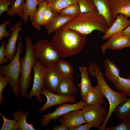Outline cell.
Segmentation results:
<instances>
[{
  "label": "cell",
  "instance_id": "obj_1",
  "mask_svg": "<svg viewBox=\"0 0 130 130\" xmlns=\"http://www.w3.org/2000/svg\"><path fill=\"white\" fill-rule=\"evenodd\" d=\"M87 36L62 27L55 32L50 43L60 57L64 58L80 52L85 45Z\"/></svg>",
  "mask_w": 130,
  "mask_h": 130
},
{
  "label": "cell",
  "instance_id": "obj_2",
  "mask_svg": "<svg viewBox=\"0 0 130 130\" xmlns=\"http://www.w3.org/2000/svg\"><path fill=\"white\" fill-rule=\"evenodd\" d=\"M62 27L87 35L95 30L105 33L109 28L104 17L98 13L93 12L80 13Z\"/></svg>",
  "mask_w": 130,
  "mask_h": 130
},
{
  "label": "cell",
  "instance_id": "obj_3",
  "mask_svg": "<svg viewBox=\"0 0 130 130\" xmlns=\"http://www.w3.org/2000/svg\"><path fill=\"white\" fill-rule=\"evenodd\" d=\"M88 72L91 76L97 78L101 91L108 101L109 108L105 120L98 129L104 130L107 122L116 108L121 103L126 100L128 96L121 92H116L109 86L103 76L99 66L95 62H91L88 65Z\"/></svg>",
  "mask_w": 130,
  "mask_h": 130
},
{
  "label": "cell",
  "instance_id": "obj_4",
  "mask_svg": "<svg viewBox=\"0 0 130 130\" xmlns=\"http://www.w3.org/2000/svg\"><path fill=\"white\" fill-rule=\"evenodd\" d=\"M25 42L26 52L25 56L20 59L21 69L19 78L21 94L24 98L26 97L27 91L30 85L31 70L38 61L33 53L31 39L26 37Z\"/></svg>",
  "mask_w": 130,
  "mask_h": 130
},
{
  "label": "cell",
  "instance_id": "obj_5",
  "mask_svg": "<svg viewBox=\"0 0 130 130\" xmlns=\"http://www.w3.org/2000/svg\"><path fill=\"white\" fill-rule=\"evenodd\" d=\"M16 53L10 62L6 65H1L0 72L7 78L11 85L13 93L16 96L21 93L19 84V78L20 72V55L23 48L22 39L20 32Z\"/></svg>",
  "mask_w": 130,
  "mask_h": 130
},
{
  "label": "cell",
  "instance_id": "obj_6",
  "mask_svg": "<svg viewBox=\"0 0 130 130\" xmlns=\"http://www.w3.org/2000/svg\"><path fill=\"white\" fill-rule=\"evenodd\" d=\"M33 47L35 57L44 66L52 65L60 58L47 39L38 41Z\"/></svg>",
  "mask_w": 130,
  "mask_h": 130
},
{
  "label": "cell",
  "instance_id": "obj_7",
  "mask_svg": "<svg viewBox=\"0 0 130 130\" xmlns=\"http://www.w3.org/2000/svg\"><path fill=\"white\" fill-rule=\"evenodd\" d=\"M82 110L86 123L98 129L105 122L108 113L104 107L99 104L87 105Z\"/></svg>",
  "mask_w": 130,
  "mask_h": 130
},
{
  "label": "cell",
  "instance_id": "obj_8",
  "mask_svg": "<svg viewBox=\"0 0 130 130\" xmlns=\"http://www.w3.org/2000/svg\"><path fill=\"white\" fill-rule=\"evenodd\" d=\"M87 105L85 102L82 100L72 104L64 103L60 104L53 112L44 115L40 120V124L45 127L49 124L51 120L53 119L56 121L63 115L73 110L82 109Z\"/></svg>",
  "mask_w": 130,
  "mask_h": 130
},
{
  "label": "cell",
  "instance_id": "obj_9",
  "mask_svg": "<svg viewBox=\"0 0 130 130\" xmlns=\"http://www.w3.org/2000/svg\"><path fill=\"white\" fill-rule=\"evenodd\" d=\"M33 69L34 72L33 83L31 91L27 95V99H29L34 96L39 102L42 103L43 100L40 94L41 90L44 88L45 67L38 60Z\"/></svg>",
  "mask_w": 130,
  "mask_h": 130
},
{
  "label": "cell",
  "instance_id": "obj_10",
  "mask_svg": "<svg viewBox=\"0 0 130 130\" xmlns=\"http://www.w3.org/2000/svg\"><path fill=\"white\" fill-rule=\"evenodd\" d=\"M41 94L45 96L47 99L46 103L38 110V112L41 113L48 108L53 106L60 105L66 102L75 103L76 101V97L66 96L52 92L44 87L41 90Z\"/></svg>",
  "mask_w": 130,
  "mask_h": 130
},
{
  "label": "cell",
  "instance_id": "obj_11",
  "mask_svg": "<svg viewBox=\"0 0 130 130\" xmlns=\"http://www.w3.org/2000/svg\"><path fill=\"white\" fill-rule=\"evenodd\" d=\"M45 67L44 87L52 92L57 94L58 88L63 77L52 65Z\"/></svg>",
  "mask_w": 130,
  "mask_h": 130
},
{
  "label": "cell",
  "instance_id": "obj_12",
  "mask_svg": "<svg viewBox=\"0 0 130 130\" xmlns=\"http://www.w3.org/2000/svg\"><path fill=\"white\" fill-rule=\"evenodd\" d=\"M22 25V21L20 20L15 23L10 29L11 32L5 46V55L10 61L13 58L16 53L17 48L16 43L18 39Z\"/></svg>",
  "mask_w": 130,
  "mask_h": 130
},
{
  "label": "cell",
  "instance_id": "obj_13",
  "mask_svg": "<svg viewBox=\"0 0 130 130\" xmlns=\"http://www.w3.org/2000/svg\"><path fill=\"white\" fill-rule=\"evenodd\" d=\"M130 46V39L121 33H117L109 38L101 48L102 53L104 54L107 49L117 50Z\"/></svg>",
  "mask_w": 130,
  "mask_h": 130
},
{
  "label": "cell",
  "instance_id": "obj_14",
  "mask_svg": "<svg viewBox=\"0 0 130 130\" xmlns=\"http://www.w3.org/2000/svg\"><path fill=\"white\" fill-rule=\"evenodd\" d=\"M128 18L122 14L118 15L112 25L105 33L102 39H108L114 34L121 33L124 29L130 25V20Z\"/></svg>",
  "mask_w": 130,
  "mask_h": 130
},
{
  "label": "cell",
  "instance_id": "obj_15",
  "mask_svg": "<svg viewBox=\"0 0 130 130\" xmlns=\"http://www.w3.org/2000/svg\"><path fill=\"white\" fill-rule=\"evenodd\" d=\"M59 122L69 129L86 123L82 110L71 111L62 116Z\"/></svg>",
  "mask_w": 130,
  "mask_h": 130
},
{
  "label": "cell",
  "instance_id": "obj_16",
  "mask_svg": "<svg viewBox=\"0 0 130 130\" xmlns=\"http://www.w3.org/2000/svg\"><path fill=\"white\" fill-rule=\"evenodd\" d=\"M96 6L98 13L106 20L109 27L116 18L112 16L110 9L111 0H92Z\"/></svg>",
  "mask_w": 130,
  "mask_h": 130
},
{
  "label": "cell",
  "instance_id": "obj_17",
  "mask_svg": "<svg viewBox=\"0 0 130 130\" xmlns=\"http://www.w3.org/2000/svg\"><path fill=\"white\" fill-rule=\"evenodd\" d=\"M110 9L115 18H116L119 14L130 17V0H111Z\"/></svg>",
  "mask_w": 130,
  "mask_h": 130
},
{
  "label": "cell",
  "instance_id": "obj_18",
  "mask_svg": "<svg viewBox=\"0 0 130 130\" xmlns=\"http://www.w3.org/2000/svg\"><path fill=\"white\" fill-rule=\"evenodd\" d=\"M79 70L81 74V80L78 86L80 88L82 100L85 101L93 87L89 78L87 68L85 66H80Z\"/></svg>",
  "mask_w": 130,
  "mask_h": 130
},
{
  "label": "cell",
  "instance_id": "obj_19",
  "mask_svg": "<svg viewBox=\"0 0 130 130\" xmlns=\"http://www.w3.org/2000/svg\"><path fill=\"white\" fill-rule=\"evenodd\" d=\"M78 91L73 79L62 77L58 86L57 94L66 96H75Z\"/></svg>",
  "mask_w": 130,
  "mask_h": 130
},
{
  "label": "cell",
  "instance_id": "obj_20",
  "mask_svg": "<svg viewBox=\"0 0 130 130\" xmlns=\"http://www.w3.org/2000/svg\"><path fill=\"white\" fill-rule=\"evenodd\" d=\"M73 17L56 14L51 21L46 26L48 34L55 32Z\"/></svg>",
  "mask_w": 130,
  "mask_h": 130
},
{
  "label": "cell",
  "instance_id": "obj_21",
  "mask_svg": "<svg viewBox=\"0 0 130 130\" xmlns=\"http://www.w3.org/2000/svg\"><path fill=\"white\" fill-rule=\"evenodd\" d=\"M30 114L27 111L18 109L13 112L12 116L18 124V130H36L33 125V123L29 124L27 122L26 119Z\"/></svg>",
  "mask_w": 130,
  "mask_h": 130
},
{
  "label": "cell",
  "instance_id": "obj_22",
  "mask_svg": "<svg viewBox=\"0 0 130 130\" xmlns=\"http://www.w3.org/2000/svg\"><path fill=\"white\" fill-rule=\"evenodd\" d=\"M51 65L62 76L73 79L74 69L68 62L59 59Z\"/></svg>",
  "mask_w": 130,
  "mask_h": 130
},
{
  "label": "cell",
  "instance_id": "obj_23",
  "mask_svg": "<svg viewBox=\"0 0 130 130\" xmlns=\"http://www.w3.org/2000/svg\"><path fill=\"white\" fill-rule=\"evenodd\" d=\"M48 5L47 0L42 1L32 16L31 25L39 30L41 29L45 10Z\"/></svg>",
  "mask_w": 130,
  "mask_h": 130
},
{
  "label": "cell",
  "instance_id": "obj_24",
  "mask_svg": "<svg viewBox=\"0 0 130 130\" xmlns=\"http://www.w3.org/2000/svg\"><path fill=\"white\" fill-rule=\"evenodd\" d=\"M105 75L107 78L114 84L120 76V69L110 59L104 61Z\"/></svg>",
  "mask_w": 130,
  "mask_h": 130
},
{
  "label": "cell",
  "instance_id": "obj_25",
  "mask_svg": "<svg viewBox=\"0 0 130 130\" xmlns=\"http://www.w3.org/2000/svg\"><path fill=\"white\" fill-rule=\"evenodd\" d=\"M104 96L102 94L98 84L93 87L87 95L84 101L87 105L99 104L102 105L105 102Z\"/></svg>",
  "mask_w": 130,
  "mask_h": 130
},
{
  "label": "cell",
  "instance_id": "obj_26",
  "mask_svg": "<svg viewBox=\"0 0 130 130\" xmlns=\"http://www.w3.org/2000/svg\"><path fill=\"white\" fill-rule=\"evenodd\" d=\"M43 0H26L23 11L24 20L26 23L30 17V21L31 22L32 16L36 11L37 7Z\"/></svg>",
  "mask_w": 130,
  "mask_h": 130
},
{
  "label": "cell",
  "instance_id": "obj_27",
  "mask_svg": "<svg viewBox=\"0 0 130 130\" xmlns=\"http://www.w3.org/2000/svg\"><path fill=\"white\" fill-rule=\"evenodd\" d=\"M117 117L120 119L130 118V96L115 109L114 111Z\"/></svg>",
  "mask_w": 130,
  "mask_h": 130
},
{
  "label": "cell",
  "instance_id": "obj_28",
  "mask_svg": "<svg viewBox=\"0 0 130 130\" xmlns=\"http://www.w3.org/2000/svg\"><path fill=\"white\" fill-rule=\"evenodd\" d=\"M48 6L55 14L60 10L72 4L78 3L77 0H47Z\"/></svg>",
  "mask_w": 130,
  "mask_h": 130
},
{
  "label": "cell",
  "instance_id": "obj_29",
  "mask_svg": "<svg viewBox=\"0 0 130 130\" xmlns=\"http://www.w3.org/2000/svg\"><path fill=\"white\" fill-rule=\"evenodd\" d=\"M116 88L128 96H130V78H125L119 76L114 84Z\"/></svg>",
  "mask_w": 130,
  "mask_h": 130
},
{
  "label": "cell",
  "instance_id": "obj_30",
  "mask_svg": "<svg viewBox=\"0 0 130 130\" xmlns=\"http://www.w3.org/2000/svg\"><path fill=\"white\" fill-rule=\"evenodd\" d=\"M25 0H15L11 6L10 7L7 14L10 16H13L15 14L22 19H23V11Z\"/></svg>",
  "mask_w": 130,
  "mask_h": 130
},
{
  "label": "cell",
  "instance_id": "obj_31",
  "mask_svg": "<svg viewBox=\"0 0 130 130\" xmlns=\"http://www.w3.org/2000/svg\"><path fill=\"white\" fill-rule=\"evenodd\" d=\"M81 13H98L97 8L92 0H77Z\"/></svg>",
  "mask_w": 130,
  "mask_h": 130
},
{
  "label": "cell",
  "instance_id": "obj_32",
  "mask_svg": "<svg viewBox=\"0 0 130 130\" xmlns=\"http://www.w3.org/2000/svg\"><path fill=\"white\" fill-rule=\"evenodd\" d=\"M81 13L78 3L69 5L60 10L58 13L62 15L74 17Z\"/></svg>",
  "mask_w": 130,
  "mask_h": 130
},
{
  "label": "cell",
  "instance_id": "obj_33",
  "mask_svg": "<svg viewBox=\"0 0 130 130\" xmlns=\"http://www.w3.org/2000/svg\"><path fill=\"white\" fill-rule=\"evenodd\" d=\"M0 115L3 120V124L0 130H18V124L16 120L7 118L1 112Z\"/></svg>",
  "mask_w": 130,
  "mask_h": 130
},
{
  "label": "cell",
  "instance_id": "obj_34",
  "mask_svg": "<svg viewBox=\"0 0 130 130\" xmlns=\"http://www.w3.org/2000/svg\"><path fill=\"white\" fill-rule=\"evenodd\" d=\"M122 123L115 126L105 128V130H130V118L123 119Z\"/></svg>",
  "mask_w": 130,
  "mask_h": 130
},
{
  "label": "cell",
  "instance_id": "obj_35",
  "mask_svg": "<svg viewBox=\"0 0 130 130\" xmlns=\"http://www.w3.org/2000/svg\"><path fill=\"white\" fill-rule=\"evenodd\" d=\"M55 14L48 5L45 10L42 26H46L52 20Z\"/></svg>",
  "mask_w": 130,
  "mask_h": 130
},
{
  "label": "cell",
  "instance_id": "obj_36",
  "mask_svg": "<svg viewBox=\"0 0 130 130\" xmlns=\"http://www.w3.org/2000/svg\"><path fill=\"white\" fill-rule=\"evenodd\" d=\"M10 21V20H8L0 25V41L4 37L8 38L10 36L11 31L10 30L9 31H7L6 30V27L7 24L9 23Z\"/></svg>",
  "mask_w": 130,
  "mask_h": 130
},
{
  "label": "cell",
  "instance_id": "obj_37",
  "mask_svg": "<svg viewBox=\"0 0 130 130\" xmlns=\"http://www.w3.org/2000/svg\"><path fill=\"white\" fill-rule=\"evenodd\" d=\"M9 82L6 77L3 76V74L0 73V104H1L4 99V96L2 95L3 91L5 86Z\"/></svg>",
  "mask_w": 130,
  "mask_h": 130
},
{
  "label": "cell",
  "instance_id": "obj_38",
  "mask_svg": "<svg viewBox=\"0 0 130 130\" xmlns=\"http://www.w3.org/2000/svg\"><path fill=\"white\" fill-rule=\"evenodd\" d=\"M7 44L5 40L2 42L0 47V64L4 63H7L10 60L6 57L5 55V46Z\"/></svg>",
  "mask_w": 130,
  "mask_h": 130
},
{
  "label": "cell",
  "instance_id": "obj_39",
  "mask_svg": "<svg viewBox=\"0 0 130 130\" xmlns=\"http://www.w3.org/2000/svg\"><path fill=\"white\" fill-rule=\"evenodd\" d=\"M14 0H0V16L5 12H7L9 9V7L13 3Z\"/></svg>",
  "mask_w": 130,
  "mask_h": 130
},
{
  "label": "cell",
  "instance_id": "obj_40",
  "mask_svg": "<svg viewBox=\"0 0 130 130\" xmlns=\"http://www.w3.org/2000/svg\"><path fill=\"white\" fill-rule=\"evenodd\" d=\"M92 126L91 125L86 123L84 124H81L69 129V130H89Z\"/></svg>",
  "mask_w": 130,
  "mask_h": 130
},
{
  "label": "cell",
  "instance_id": "obj_41",
  "mask_svg": "<svg viewBox=\"0 0 130 130\" xmlns=\"http://www.w3.org/2000/svg\"><path fill=\"white\" fill-rule=\"evenodd\" d=\"M121 34L130 39V25L124 29Z\"/></svg>",
  "mask_w": 130,
  "mask_h": 130
},
{
  "label": "cell",
  "instance_id": "obj_42",
  "mask_svg": "<svg viewBox=\"0 0 130 130\" xmlns=\"http://www.w3.org/2000/svg\"><path fill=\"white\" fill-rule=\"evenodd\" d=\"M52 130H68L69 129L66 127L64 124H62L58 126L54 127Z\"/></svg>",
  "mask_w": 130,
  "mask_h": 130
},
{
  "label": "cell",
  "instance_id": "obj_43",
  "mask_svg": "<svg viewBox=\"0 0 130 130\" xmlns=\"http://www.w3.org/2000/svg\"><path fill=\"white\" fill-rule=\"evenodd\" d=\"M129 78H130V76H129Z\"/></svg>",
  "mask_w": 130,
  "mask_h": 130
}]
</instances>
